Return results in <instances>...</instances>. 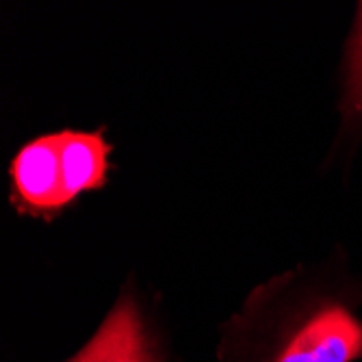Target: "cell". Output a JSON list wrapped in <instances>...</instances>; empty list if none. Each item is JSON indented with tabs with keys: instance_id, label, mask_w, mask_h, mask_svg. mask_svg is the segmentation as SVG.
<instances>
[{
	"instance_id": "1",
	"label": "cell",
	"mask_w": 362,
	"mask_h": 362,
	"mask_svg": "<svg viewBox=\"0 0 362 362\" xmlns=\"http://www.w3.org/2000/svg\"><path fill=\"white\" fill-rule=\"evenodd\" d=\"M219 362H354L362 319L341 295L286 272L256 286L221 327Z\"/></svg>"
},
{
	"instance_id": "2",
	"label": "cell",
	"mask_w": 362,
	"mask_h": 362,
	"mask_svg": "<svg viewBox=\"0 0 362 362\" xmlns=\"http://www.w3.org/2000/svg\"><path fill=\"white\" fill-rule=\"evenodd\" d=\"M11 204L20 215L52 219L72 204L59 152V135L24 144L11 160Z\"/></svg>"
},
{
	"instance_id": "3",
	"label": "cell",
	"mask_w": 362,
	"mask_h": 362,
	"mask_svg": "<svg viewBox=\"0 0 362 362\" xmlns=\"http://www.w3.org/2000/svg\"><path fill=\"white\" fill-rule=\"evenodd\" d=\"M68 362H168L135 293L124 291L87 345Z\"/></svg>"
},
{
	"instance_id": "4",
	"label": "cell",
	"mask_w": 362,
	"mask_h": 362,
	"mask_svg": "<svg viewBox=\"0 0 362 362\" xmlns=\"http://www.w3.org/2000/svg\"><path fill=\"white\" fill-rule=\"evenodd\" d=\"M59 152L65 172V187L74 202L85 191H98L107 185L111 144L100 130H59Z\"/></svg>"
},
{
	"instance_id": "5",
	"label": "cell",
	"mask_w": 362,
	"mask_h": 362,
	"mask_svg": "<svg viewBox=\"0 0 362 362\" xmlns=\"http://www.w3.org/2000/svg\"><path fill=\"white\" fill-rule=\"evenodd\" d=\"M341 113L347 126L362 124V3H358L356 22L345 48Z\"/></svg>"
}]
</instances>
